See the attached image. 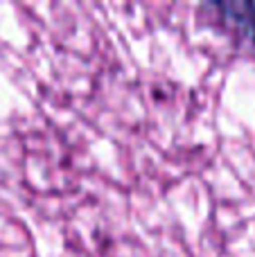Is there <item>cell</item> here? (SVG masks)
<instances>
[{
  "instance_id": "1",
  "label": "cell",
  "mask_w": 255,
  "mask_h": 257,
  "mask_svg": "<svg viewBox=\"0 0 255 257\" xmlns=\"http://www.w3.org/2000/svg\"><path fill=\"white\" fill-rule=\"evenodd\" d=\"M212 9L224 14L228 21H233L235 25L242 27L255 48V5H251V3H219L217 5L215 3Z\"/></svg>"
}]
</instances>
